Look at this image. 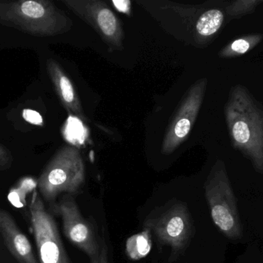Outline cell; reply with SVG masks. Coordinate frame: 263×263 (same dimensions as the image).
Listing matches in <instances>:
<instances>
[{
  "label": "cell",
  "instance_id": "6da1fadb",
  "mask_svg": "<svg viewBox=\"0 0 263 263\" xmlns=\"http://www.w3.org/2000/svg\"><path fill=\"white\" fill-rule=\"evenodd\" d=\"M233 148L263 174V104L242 84L232 86L224 108Z\"/></svg>",
  "mask_w": 263,
  "mask_h": 263
},
{
  "label": "cell",
  "instance_id": "7a4b0ae2",
  "mask_svg": "<svg viewBox=\"0 0 263 263\" xmlns=\"http://www.w3.org/2000/svg\"><path fill=\"white\" fill-rule=\"evenodd\" d=\"M0 23L43 37L63 33L72 26V21L48 0L0 1Z\"/></svg>",
  "mask_w": 263,
  "mask_h": 263
},
{
  "label": "cell",
  "instance_id": "3957f363",
  "mask_svg": "<svg viewBox=\"0 0 263 263\" xmlns=\"http://www.w3.org/2000/svg\"><path fill=\"white\" fill-rule=\"evenodd\" d=\"M144 229L153 233L160 247L171 248L170 262L183 254L194 235L188 207L179 200H171L155 208L145 219Z\"/></svg>",
  "mask_w": 263,
  "mask_h": 263
},
{
  "label": "cell",
  "instance_id": "277c9868",
  "mask_svg": "<svg viewBox=\"0 0 263 263\" xmlns=\"http://www.w3.org/2000/svg\"><path fill=\"white\" fill-rule=\"evenodd\" d=\"M205 196L212 219L218 230L230 240L243 236L237 200L223 161L216 162L205 182Z\"/></svg>",
  "mask_w": 263,
  "mask_h": 263
},
{
  "label": "cell",
  "instance_id": "5b68a950",
  "mask_svg": "<svg viewBox=\"0 0 263 263\" xmlns=\"http://www.w3.org/2000/svg\"><path fill=\"white\" fill-rule=\"evenodd\" d=\"M85 165L77 148H60L46 165L37 181V187L43 199L55 202L62 193L77 195L85 183Z\"/></svg>",
  "mask_w": 263,
  "mask_h": 263
},
{
  "label": "cell",
  "instance_id": "8992f818",
  "mask_svg": "<svg viewBox=\"0 0 263 263\" xmlns=\"http://www.w3.org/2000/svg\"><path fill=\"white\" fill-rule=\"evenodd\" d=\"M31 223L40 263H70L57 223L46 209L41 196L34 191L31 198Z\"/></svg>",
  "mask_w": 263,
  "mask_h": 263
},
{
  "label": "cell",
  "instance_id": "52a82bcc",
  "mask_svg": "<svg viewBox=\"0 0 263 263\" xmlns=\"http://www.w3.org/2000/svg\"><path fill=\"white\" fill-rule=\"evenodd\" d=\"M54 209L61 216L63 232L69 242L86 253L90 263H100L102 239L94 224L82 216L72 196H63Z\"/></svg>",
  "mask_w": 263,
  "mask_h": 263
},
{
  "label": "cell",
  "instance_id": "ba28073f",
  "mask_svg": "<svg viewBox=\"0 0 263 263\" xmlns=\"http://www.w3.org/2000/svg\"><path fill=\"white\" fill-rule=\"evenodd\" d=\"M76 15L92 26L114 49H123V31L121 23L105 2L100 0H65Z\"/></svg>",
  "mask_w": 263,
  "mask_h": 263
},
{
  "label": "cell",
  "instance_id": "9c48e42d",
  "mask_svg": "<svg viewBox=\"0 0 263 263\" xmlns=\"http://www.w3.org/2000/svg\"><path fill=\"white\" fill-rule=\"evenodd\" d=\"M207 82L206 78L201 79L189 90L164 137L163 154H171L186 140L202 106Z\"/></svg>",
  "mask_w": 263,
  "mask_h": 263
},
{
  "label": "cell",
  "instance_id": "30bf717a",
  "mask_svg": "<svg viewBox=\"0 0 263 263\" xmlns=\"http://www.w3.org/2000/svg\"><path fill=\"white\" fill-rule=\"evenodd\" d=\"M0 233L9 253L18 263H40L26 235L7 211L0 208Z\"/></svg>",
  "mask_w": 263,
  "mask_h": 263
},
{
  "label": "cell",
  "instance_id": "8fae6325",
  "mask_svg": "<svg viewBox=\"0 0 263 263\" xmlns=\"http://www.w3.org/2000/svg\"><path fill=\"white\" fill-rule=\"evenodd\" d=\"M46 69L55 92L66 111L82 120H86L73 85L60 65L53 59H49L46 61Z\"/></svg>",
  "mask_w": 263,
  "mask_h": 263
},
{
  "label": "cell",
  "instance_id": "7c38bea8",
  "mask_svg": "<svg viewBox=\"0 0 263 263\" xmlns=\"http://www.w3.org/2000/svg\"><path fill=\"white\" fill-rule=\"evenodd\" d=\"M226 6L210 8L201 13L196 20V32L198 37L204 41H209L215 38L220 32L224 23L227 22Z\"/></svg>",
  "mask_w": 263,
  "mask_h": 263
},
{
  "label": "cell",
  "instance_id": "4fadbf2b",
  "mask_svg": "<svg viewBox=\"0 0 263 263\" xmlns=\"http://www.w3.org/2000/svg\"><path fill=\"white\" fill-rule=\"evenodd\" d=\"M263 34L255 33L244 36L227 43L219 52L220 58L242 57L262 42Z\"/></svg>",
  "mask_w": 263,
  "mask_h": 263
},
{
  "label": "cell",
  "instance_id": "5bb4252c",
  "mask_svg": "<svg viewBox=\"0 0 263 263\" xmlns=\"http://www.w3.org/2000/svg\"><path fill=\"white\" fill-rule=\"evenodd\" d=\"M151 233L146 229H144L142 233L131 236L126 241V253L133 260L145 258L151 251Z\"/></svg>",
  "mask_w": 263,
  "mask_h": 263
},
{
  "label": "cell",
  "instance_id": "9a60e30c",
  "mask_svg": "<svg viewBox=\"0 0 263 263\" xmlns=\"http://www.w3.org/2000/svg\"><path fill=\"white\" fill-rule=\"evenodd\" d=\"M37 182L32 179H25L12 188L9 191L8 199L9 202L15 208H23L26 205V199L27 195L35 191Z\"/></svg>",
  "mask_w": 263,
  "mask_h": 263
},
{
  "label": "cell",
  "instance_id": "2e32d148",
  "mask_svg": "<svg viewBox=\"0 0 263 263\" xmlns=\"http://www.w3.org/2000/svg\"><path fill=\"white\" fill-rule=\"evenodd\" d=\"M262 3V0H236L227 3L226 6L227 19L232 20L253 13L256 7Z\"/></svg>",
  "mask_w": 263,
  "mask_h": 263
},
{
  "label": "cell",
  "instance_id": "e0dca14e",
  "mask_svg": "<svg viewBox=\"0 0 263 263\" xmlns=\"http://www.w3.org/2000/svg\"><path fill=\"white\" fill-rule=\"evenodd\" d=\"M12 163V154L8 149L0 145V170H5L9 168Z\"/></svg>",
  "mask_w": 263,
  "mask_h": 263
},
{
  "label": "cell",
  "instance_id": "ac0fdd59",
  "mask_svg": "<svg viewBox=\"0 0 263 263\" xmlns=\"http://www.w3.org/2000/svg\"><path fill=\"white\" fill-rule=\"evenodd\" d=\"M24 117H31L29 122H32L34 125H42L43 120H42L41 116L38 113L35 112L33 111H25L23 113Z\"/></svg>",
  "mask_w": 263,
  "mask_h": 263
},
{
  "label": "cell",
  "instance_id": "d6986e66",
  "mask_svg": "<svg viewBox=\"0 0 263 263\" xmlns=\"http://www.w3.org/2000/svg\"><path fill=\"white\" fill-rule=\"evenodd\" d=\"M100 263H109L108 257V248L104 238L101 240V254H100Z\"/></svg>",
  "mask_w": 263,
  "mask_h": 263
},
{
  "label": "cell",
  "instance_id": "ffe728a7",
  "mask_svg": "<svg viewBox=\"0 0 263 263\" xmlns=\"http://www.w3.org/2000/svg\"><path fill=\"white\" fill-rule=\"evenodd\" d=\"M112 3H115V4L117 5H120V6H117V9H118L119 10L122 11V12H125V13L127 12V10H129V9H130V7H125L124 6H123V1L112 2Z\"/></svg>",
  "mask_w": 263,
  "mask_h": 263
}]
</instances>
